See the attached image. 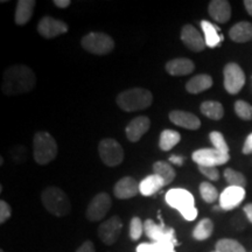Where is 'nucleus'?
Instances as JSON below:
<instances>
[{
	"label": "nucleus",
	"instance_id": "f257e3e1",
	"mask_svg": "<svg viewBox=\"0 0 252 252\" xmlns=\"http://www.w3.org/2000/svg\"><path fill=\"white\" fill-rule=\"evenodd\" d=\"M36 77L30 67L14 64L4 71L1 90L7 96H15L31 93L35 88Z\"/></svg>",
	"mask_w": 252,
	"mask_h": 252
},
{
	"label": "nucleus",
	"instance_id": "f03ea898",
	"mask_svg": "<svg viewBox=\"0 0 252 252\" xmlns=\"http://www.w3.org/2000/svg\"><path fill=\"white\" fill-rule=\"evenodd\" d=\"M116 102L123 111L134 112L150 108L153 96L150 90L144 88H132L119 94Z\"/></svg>",
	"mask_w": 252,
	"mask_h": 252
},
{
	"label": "nucleus",
	"instance_id": "7ed1b4c3",
	"mask_svg": "<svg viewBox=\"0 0 252 252\" xmlns=\"http://www.w3.org/2000/svg\"><path fill=\"white\" fill-rule=\"evenodd\" d=\"M166 202L181 214L186 220H194L197 217L193 194L184 188H173L166 193Z\"/></svg>",
	"mask_w": 252,
	"mask_h": 252
},
{
	"label": "nucleus",
	"instance_id": "20e7f679",
	"mask_svg": "<svg viewBox=\"0 0 252 252\" xmlns=\"http://www.w3.org/2000/svg\"><path fill=\"white\" fill-rule=\"evenodd\" d=\"M41 201L47 212L58 217L67 216L71 210V203L67 194L59 187H47L41 194Z\"/></svg>",
	"mask_w": 252,
	"mask_h": 252
},
{
	"label": "nucleus",
	"instance_id": "39448f33",
	"mask_svg": "<svg viewBox=\"0 0 252 252\" xmlns=\"http://www.w3.org/2000/svg\"><path fill=\"white\" fill-rule=\"evenodd\" d=\"M33 154L39 165H47L58 156V144L48 132H36L33 139Z\"/></svg>",
	"mask_w": 252,
	"mask_h": 252
},
{
	"label": "nucleus",
	"instance_id": "423d86ee",
	"mask_svg": "<svg viewBox=\"0 0 252 252\" xmlns=\"http://www.w3.org/2000/svg\"><path fill=\"white\" fill-rule=\"evenodd\" d=\"M81 45L94 55H108L115 48V41L110 35L100 32H93L83 36Z\"/></svg>",
	"mask_w": 252,
	"mask_h": 252
},
{
	"label": "nucleus",
	"instance_id": "0eeeda50",
	"mask_svg": "<svg viewBox=\"0 0 252 252\" xmlns=\"http://www.w3.org/2000/svg\"><path fill=\"white\" fill-rule=\"evenodd\" d=\"M98 153L104 165L116 167L121 165L124 160V150L117 140L112 138L103 139L98 145Z\"/></svg>",
	"mask_w": 252,
	"mask_h": 252
},
{
	"label": "nucleus",
	"instance_id": "6e6552de",
	"mask_svg": "<svg viewBox=\"0 0 252 252\" xmlns=\"http://www.w3.org/2000/svg\"><path fill=\"white\" fill-rule=\"evenodd\" d=\"M144 231L147 237L152 239V242L172 243L174 245L178 244L175 237V230L173 228H167L163 222H161V224H157L153 220H146L144 223Z\"/></svg>",
	"mask_w": 252,
	"mask_h": 252
},
{
	"label": "nucleus",
	"instance_id": "1a4fd4ad",
	"mask_svg": "<svg viewBox=\"0 0 252 252\" xmlns=\"http://www.w3.org/2000/svg\"><path fill=\"white\" fill-rule=\"evenodd\" d=\"M224 75V88L229 94H236L242 90L245 84V75L237 63H228L223 70Z\"/></svg>",
	"mask_w": 252,
	"mask_h": 252
},
{
	"label": "nucleus",
	"instance_id": "9d476101",
	"mask_svg": "<svg viewBox=\"0 0 252 252\" xmlns=\"http://www.w3.org/2000/svg\"><path fill=\"white\" fill-rule=\"evenodd\" d=\"M111 208V197L108 193L94 195L87 208V219L91 222H98L103 220Z\"/></svg>",
	"mask_w": 252,
	"mask_h": 252
},
{
	"label": "nucleus",
	"instance_id": "9b49d317",
	"mask_svg": "<svg viewBox=\"0 0 252 252\" xmlns=\"http://www.w3.org/2000/svg\"><path fill=\"white\" fill-rule=\"evenodd\" d=\"M193 160L198 166H222L230 160V154L220 152L215 149H201L193 153Z\"/></svg>",
	"mask_w": 252,
	"mask_h": 252
},
{
	"label": "nucleus",
	"instance_id": "f8f14e48",
	"mask_svg": "<svg viewBox=\"0 0 252 252\" xmlns=\"http://www.w3.org/2000/svg\"><path fill=\"white\" fill-rule=\"evenodd\" d=\"M123 229L121 217L112 216L103 222L98 228V237L104 244L112 245L117 242Z\"/></svg>",
	"mask_w": 252,
	"mask_h": 252
},
{
	"label": "nucleus",
	"instance_id": "ddd939ff",
	"mask_svg": "<svg viewBox=\"0 0 252 252\" xmlns=\"http://www.w3.org/2000/svg\"><path fill=\"white\" fill-rule=\"evenodd\" d=\"M37 32L41 36L46 37V39H54L61 34L67 33L68 26L64 21L58 20L52 17H45L37 24Z\"/></svg>",
	"mask_w": 252,
	"mask_h": 252
},
{
	"label": "nucleus",
	"instance_id": "4468645a",
	"mask_svg": "<svg viewBox=\"0 0 252 252\" xmlns=\"http://www.w3.org/2000/svg\"><path fill=\"white\" fill-rule=\"evenodd\" d=\"M181 40L185 46L191 52L200 53L206 48V41L201 35V33L193 25H186L181 30Z\"/></svg>",
	"mask_w": 252,
	"mask_h": 252
},
{
	"label": "nucleus",
	"instance_id": "2eb2a0df",
	"mask_svg": "<svg viewBox=\"0 0 252 252\" xmlns=\"http://www.w3.org/2000/svg\"><path fill=\"white\" fill-rule=\"evenodd\" d=\"M245 197V189L229 186L220 195V207L223 210H231L237 208Z\"/></svg>",
	"mask_w": 252,
	"mask_h": 252
},
{
	"label": "nucleus",
	"instance_id": "dca6fc26",
	"mask_svg": "<svg viewBox=\"0 0 252 252\" xmlns=\"http://www.w3.org/2000/svg\"><path fill=\"white\" fill-rule=\"evenodd\" d=\"M151 127V121L146 116H139V117H135L134 119L128 123V125L126 126L125 132L127 139L132 141V143H137L141 139V137L150 130Z\"/></svg>",
	"mask_w": 252,
	"mask_h": 252
},
{
	"label": "nucleus",
	"instance_id": "f3484780",
	"mask_svg": "<svg viewBox=\"0 0 252 252\" xmlns=\"http://www.w3.org/2000/svg\"><path fill=\"white\" fill-rule=\"evenodd\" d=\"M169 121L173 124L187 128V130H198L201 127V121L194 113L182 111V110H174L169 113Z\"/></svg>",
	"mask_w": 252,
	"mask_h": 252
},
{
	"label": "nucleus",
	"instance_id": "a211bd4d",
	"mask_svg": "<svg viewBox=\"0 0 252 252\" xmlns=\"http://www.w3.org/2000/svg\"><path fill=\"white\" fill-rule=\"evenodd\" d=\"M138 193H139V185L131 176H125L121 179L113 187V194L121 200L134 197Z\"/></svg>",
	"mask_w": 252,
	"mask_h": 252
},
{
	"label": "nucleus",
	"instance_id": "6ab92c4d",
	"mask_svg": "<svg viewBox=\"0 0 252 252\" xmlns=\"http://www.w3.org/2000/svg\"><path fill=\"white\" fill-rule=\"evenodd\" d=\"M208 12L216 23L225 24L231 18V5L226 0H213L210 1Z\"/></svg>",
	"mask_w": 252,
	"mask_h": 252
},
{
	"label": "nucleus",
	"instance_id": "aec40b11",
	"mask_svg": "<svg viewBox=\"0 0 252 252\" xmlns=\"http://www.w3.org/2000/svg\"><path fill=\"white\" fill-rule=\"evenodd\" d=\"M194 69V62L186 58L171 60L166 64V71L172 76H186V75L191 74Z\"/></svg>",
	"mask_w": 252,
	"mask_h": 252
},
{
	"label": "nucleus",
	"instance_id": "412c9836",
	"mask_svg": "<svg viewBox=\"0 0 252 252\" xmlns=\"http://www.w3.org/2000/svg\"><path fill=\"white\" fill-rule=\"evenodd\" d=\"M34 7H35V1L34 0H19L15 8V24L19 26H24L32 19Z\"/></svg>",
	"mask_w": 252,
	"mask_h": 252
},
{
	"label": "nucleus",
	"instance_id": "4be33fe9",
	"mask_svg": "<svg viewBox=\"0 0 252 252\" xmlns=\"http://www.w3.org/2000/svg\"><path fill=\"white\" fill-rule=\"evenodd\" d=\"M229 36L234 42L244 43L252 39V24L249 21H241L231 27Z\"/></svg>",
	"mask_w": 252,
	"mask_h": 252
},
{
	"label": "nucleus",
	"instance_id": "5701e85b",
	"mask_svg": "<svg viewBox=\"0 0 252 252\" xmlns=\"http://www.w3.org/2000/svg\"><path fill=\"white\" fill-rule=\"evenodd\" d=\"M213 78L207 74H200L189 80L186 84V90L189 94H200L203 93L213 87Z\"/></svg>",
	"mask_w": 252,
	"mask_h": 252
},
{
	"label": "nucleus",
	"instance_id": "b1692460",
	"mask_svg": "<svg viewBox=\"0 0 252 252\" xmlns=\"http://www.w3.org/2000/svg\"><path fill=\"white\" fill-rule=\"evenodd\" d=\"M165 184L162 179L157 174L146 176L139 184V193L144 196H152L161 189Z\"/></svg>",
	"mask_w": 252,
	"mask_h": 252
},
{
	"label": "nucleus",
	"instance_id": "393cba45",
	"mask_svg": "<svg viewBox=\"0 0 252 252\" xmlns=\"http://www.w3.org/2000/svg\"><path fill=\"white\" fill-rule=\"evenodd\" d=\"M201 112L208 118L213 121H220L224 116V109L223 105L215 100H206L201 104Z\"/></svg>",
	"mask_w": 252,
	"mask_h": 252
},
{
	"label": "nucleus",
	"instance_id": "a878e982",
	"mask_svg": "<svg viewBox=\"0 0 252 252\" xmlns=\"http://www.w3.org/2000/svg\"><path fill=\"white\" fill-rule=\"evenodd\" d=\"M201 27H202V31L204 33L206 46L210 47V48L219 46L220 43V40H222V37H220L219 35V28L215 27L213 24H210L207 20L201 21Z\"/></svg>",
	"mask_w": 252,
	"mask_h": 252
},
{
	"label": "nucleus",
	"instance_id": "bb28decb",
	"mask_svg": "<svg viewBox=\"0 0 252 252\" xmlns=\"http://www.w3.org/2000/svg\"><path fill=\"white\" fill-rule=\"evenodd\" d=\"M153 172L154 174H157L158 176L162 179L163 184L165 186L169 185L173 180L175 179V169L173 168V166L171 163L166 162V161H157L153 165Z\"/></svg>",
	"mask_w": 252,
	"mask_h": 252
},
{
	"label": "nucleus",
	"instance_id": "cd10ccee",
	"mask_svg": "<svg viewBox=\"0 0 252 252\" xmlns=\"http://www.w3.org/2000/svg\"><path fill=\"white\" fill-rule=\"evenodd\" d=\"M181 140V135L179 132L173 130H165L161 132L159 139V147L162 151H171Z\"/></svg>",
	"mask_w": 252,
	"mask_h": 252
},
{
	"label": "nucleus",
	"instance_id": "c85d7f7f",
	"mask_svg": "<svg viewBox=\"0 0 252 252\" xmlns=\"http://www.w3.org/2000/svg\"><path fill=\"white\" fill-rule=\"evenodd\" d=\"M214 231V224L212 220L203 219L197 223L193 231V237L196 241H206L213 235Z\"/></svg>",
	"mask_w": 252,
	"mask_h": 252
},
{
	"label": "nucleus",
	"instance_id": "c756f323",
	"mask_svg": "<svg viewBox=\"0 0 252 252\" xmlns=\"http://www.w3.org/2000/svg\"><path fill=\"white\" fill-rule=\"evenodd\" d=\"M137 252H175V245L172 243H141L138 245Z\"/></svg>",
	"mask_w": 252,
	"mask_h": 252
},
{
	"label": "nucleus",
	"instance_id": "7c9ffc66",
	"mask_svg": "<svg viewBox=\"0 0 252 252\" xmlns=\"http://www.w3.org/2000/svg\"><path fill=\"white\" fill-rule=\"evenodd\" d=\"M216 252H247L245 248L235 239L223 238L216 243Z\"/></svg>",
	"mask_w": 252,
	"mask_h": 252
},
{
	"label": "nucleus",
	"instance_id": "2f4dec72",
	"mask_svg": "<svg viewBox=\"0 0 252 252\" xmlns=\"http://www.w3.org/2000/svg\"><path fill=\"white\" fill-rule=\"evenodd\" d=\"M224 178L229 186L232 187H242L244 188L247 186V179L245 176L232 168H226L224 171Z\"/></svg>",
	"mask_w": 252,
	"mask_h": 252
},
{
	"label": "nucleus",
	"instance_id": "473e14b6",
	"mask_svg": "<svg viewBox=\"0 0 252 252\" xmlns=\"http://www.w3.org/2000/svg\"><path fill=\"white\" fill-rule=\"evenodd\" d=\"M200 194L207 203H213L220 198L219 191L210 182H202L200 185Z\"/></svg>",
	"mask_w": 252,
	"mask_h": 252
},
{
	"label": "nucleus",
	"instance_id": "72a5a7b5",
	"mask_svg": "<svg viewBox=\"0 0 252 252\" xmlns=\"http://www.w3.org/2000/svg\"><path fill=\"white\" fill-rule=\"evenodd\" d=\"M235 112L243 121H252V105L245 100H237L235 103Z\"/></svg>",
	"mask_w": 252,
	"mask_h": 252
},
{
	"label": "nucleus",
	"instance_id": "f704fd0d",
	"mask_svg": "<svg viewBox=\"0 0 252 252\" xmlns=\"http://www.w3.org/2000/svg\"><path fill=\"white\" fill-rule=\"evenodd\" d=\"M209 139L212 141V144L214 145V149L220 151V152L229 154V146L226 144V141L223 137V134L220 132L214 131L209 134Z\"/></svg>",
	"mask_w": 252,
	"mask_h": 252
},
{
	"label": "nucleus",
	"instance_id": "c9c22d12",
	"mask_svg": "<svg viewBox=\"0 0 252 252\" xmlns=\"http://www.w3.org/2000/svg\"><path fill=\"white\" fill-rule=\"evenodd\" d=\"M144 232V223L139 217H133L130 223V238L132 241H138Z\"/></svg>",
	"mask_w": 252,
	"mask_h": 252
},
{
	"label": "nucleus",
	"instance_id": "e433bc0d",
	"mask_svg": "<svg viewBox=\"0 0 252 252\" xmlns=\"http://www.w3.org/2000/svg\"><path fill=\"white\" fill-rule=\"evenodd\" d=\"M198 169L206 178L210 181H217L220 179V172L217 171L216 167H207V166H198Z\"/></svg>",
	"mask_w": 252,
	"mask_h": 252
},
{
	"label": "nucleus",
	"instance_id": "4c0bfd02",
	"mask_svg": "<svg viewBox=\"0 0 252 252\" xmlns=\"http://www.w3.org/2000/svg\"><path fill=\"white\" fill-rule=\"evenodd\" d=\"M12 215V208L6 201H0V223L4 224Z\"/></svg>",
	"mask_w": 252,
	"mask_h": 252
},
{
	"label": "nucleus",
	"instance_id": "58836bf2",
	"mask_svg": "<svg viewBox=\"0 0 252 252\" xmlns=\"http://www.w3.org/2000/svg\"><path fill=\"white\" fill-rule=\"evenodd\" d=\"M76 252H96L94 245L91 241H86L80 248L77 249Z\"/></svg>",
	"mask_w": 252,
	"mask_h": 252
},
{
	"label": "nucleus",
	"instance_id": "ea45409f",
	"mask_svg": "<svg viewBox=\"0 0 252 252\" xmlns=\"http://www.w3.org/2000/svg\"><path fill=\"white\" fill-rule=\"evenodd\" d=\"M243 153L244 154H251L252 153V133H250L247 137L243 145Z\"/></svg>",
	"mask_w": 252,
	"mask_h": 252
},
{
	"label": "nucleus",
	"instance_id": "a19ab883",
	"mask_svg": "<svg viewBox=\"0 0 252 252\" xmlns=\"http://www.w3.org/2000/svg\"><path fill=\"white\" fill-rule=\"evenodd\" d=\"M169 162L176 166H182L185 162V158L181 156H178V154H174V156L169 157Z\"/></svg>",
	"mask_w": 252,
	"mask_h": 252
},
{
	"label": "nucleus",
	"instance_id": "79ce46f5",
	"mask_svg": "<svg viewBox=\"0 0 252 252\" xmlns=\"http://www.w3.org/2000/svg\"><path fill=\"white\" fill-rule=\"evenodd\" d=\"M70 4V0H54V5L59 8H67Z\"/></svg>",
	"mask_w": 252,
	"mask_h": 252
},
{
	"label": "nucleus",
	"instance_id": "37998d69",
	"mask_svg": "<svg viewBox=\"0 0 252 252\" xmlns=\"http://www.w3.org/2000/svg\"><path fill=\"white\" fill-rule=\"evenodd\" d=\"M244 213H245V215H247L248 220L252 223V203H249L244 207Z\"/></svg>",
	"mask_w": 252,
	"mask_h": 252
},
{
	"label": "nucleus",
	"instance_id": "c03bdc74",
	"mask_svg": "<svg viewBox=\"0 0 252 252\" xmlns=\"http://www.w3.org/2000/svg\"><path fill=\"white\" fill-rule=\"evenodd\" d=\"M244 6H245V9H247L248 13L252 17V0H245Z\"/></svg>",
	"mask_w": 252,
	"mask_h": 252
},
{
	"label": "nucleus",
	"instance_id": "a18cd8bd",
	"mask_svg": "<svg viewBox=\"0 0 252 252\" xmlns=\"http://www.w3.org/2000/svg\"><path fill=\"white\" fill-rule=\"evenodd\" d=\"M0 252H5V251H4V250H1V251H0Z\"/></svg>",
	"mask_w": 252,
	"mask_h": 252
},
{
	"label": "nucleus",
	"instance_id": "49530a36",
	"mask_svg": "<svg viewBox=\"0 0 252 252\" xmlns=\"http://www.w3.org/2000/svg\"><path fill=\"white\" fill-rule=\"evenodd\" d=\"M213 252H216V251H213Z\"/></svg>",
	"mask_w": 252,
	"mask_h": 252
}]
</instances>
